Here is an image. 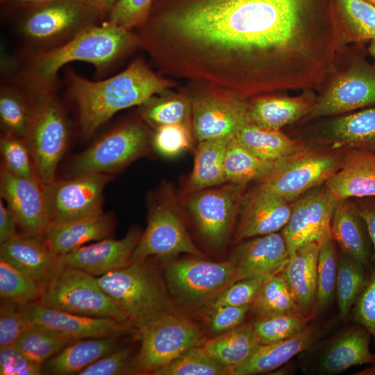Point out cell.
<instances>
[{
	"label": "cell",
	"instance_id": "cell-1",
	"mask_svg": "<svg viewBox=\"0 0 375 375\" xmlns=\"http://www.w3.org/2000/svg\"><path fill=\"white\" fill-rule=\"evenodd\" d=\"M138 34L163 72L247 99L321 85L344 43L331 0H155Z\"/></svg>",
	"mask_w": 375,
	"mask_h": 375
},
{
	"label": "cell",
	"instance_id": "cell-2",
	"mask_svg": "<svg viewBox=\"0 0 375 375\" xmlns=\"http://www.w3.org/2000/svg\"><path fill=\"white\" fill-rule=\"evenodd\" d=\"M139 45V37L133 31L106 22L97 24L54 49L21 53L19 62L1 81L14 82L31 91L57 90L58 72L67 64L88 62L98 74H104Z\"/></svg>",
	"mask_w": 375,
	"mask_h": 375
},
{
	"label": "cell",
	"instance_id": "cell-3",
	"mask_svg": "<svg viewBox=\"0 0 375 375\" xmlns=\"http://www.w3.org/2000/svg\"><path fill=\"white\" fill-rule=\"evenodd\" d=\"M66 84L67 94L77 108L81 132L85 138L117 112L140 106L172 85L142 59L133 61L117 74L100 81H90L69 69Z\"/></svg>",
	"mask_w": 375,
	"mask_h": 375
},
{
	"label": "cell",
	"instance_id": "cell-4",
	"mask_svg": "<svg viewBox=\"0 0 375 375\" xmlns=\"http://www.w3.org/2000/svg\"><path fill=\"white\" fill-rule=\"evenodd\" d=\"M15 12L24 54L58 48L101 19L84 0H49Z\"/></svg>",
	"mask_w": 375,
	"mask_h": 375
},
{
	"label": "cell",
	"instance_id": "cell-5",
	"mask_svg": "<svg viewBox=\"0 0 375 375\" xmlns=\"http://www.w3.org/2000/svg\"><path fill=\"white\" fill-rule=\"evenodd\" d=\"M28 91L31 97L32 110L24 140L36 176L44 185L55 180L57 166L67 145L69 124L56 90Z\"/></svg>",
	"mask_w": 375,
	"mask_h": 375
},
{
	"label": "cell",
	"instance_id": "cell-6",
	"mask_svg": "<svg viewBox=\"0 0 375 375\" xmlns=\"http://www.w3.org/2000/svg\"><path fill=\"white\" fill-rule=\"evenodd\" d=\"M135 329L140 348L134 365L140 374H153L206 340L198 324L168 310Z\"/></svg>",
	"mask_w": 375,
	"mask_h": 375
},
{
	"label": "cell",
	"instance_id": "cell-7",
	"mask_svg": "<svg viewBox=\"0 0 375 375\" xmlns=\"http://www.w3.org/2000/svg\"><path fill=\"white\" fill-rule=\"evenodd\" d=\"M38 301L62 311L131 324L123 309L101 287L98 278L76 269L61 267L42 283Z\"/></svg>",
	"mask_w": 375,
	"mask_h": 375
},
{
	"label": "cell",
	"instance_id": "cell-8",
	"mask_svg": "<svg viewBox=\"0 0 375 375\" xmlns=\"http://www.w3.org/2000/svg\"><path fill=\"white\" fill-rule=\"evenodd\" d=\"M103 290L123 309L134 328L167 311L162 283L146 260L97 277Z\"/></svg>",
	"mask_w": 375,
	"mask_h": 375
},
{
	"label": "cell",
	"instance_id": "cell-9",
	"mask_svg": "<svg viewBox=\"0 0 375 375\" xmlns=\"http://www.w3.org/2000/svg\"><path fill=\"white\" fill-rule=\"evenodd\" d=\"M149 206L147 225L141 234L132 262L147 260L151 256L169 258L180 253L201 255L185 228L172 192L152 196Z\"/></svg>",
	"mask_w": 375,
	"mask_h": 375
},
{
	"label": "cell",
	"instance_id": "cell-10",
	"mask_svg": "<svg viewBox=\"0 0 375 375\" xmlns=\"http://www.w3.org/2000/svg\"><path fill=\"white\" fill-rule=\"evenodd\" d=\"M146 125L141 119L117 126L75 157L72 173L110 174L143 156L151 144Z\"/></svg>",
	"mask_w": 375,
	"mask_h": 375
},
{
	"label": "cell",
	"instance_id": "cell-11",
	"mask_svg": "<svg viewBox=\"0 0 375 375\" xmlns=\"http://www.w3.org/2000/svg\"><path fill=\"white\" fill-rule=\"evenodd\" d=\"M246 185L225 183L183 192V207L204 242L215 251L221 250L229 238Z\"/></svg>",
	"mask_w": 375,
	"mask_h": 375
},
{
	"label": "cell",
	"instance_id": "cell-12",
	"mask_svg": "<svg viewBox=\"0 0 375 375\" xmlns=\"http://www.w3.org/2000/svg\"><path fill=\"white\" fill-rule=\"evenodd\" d=\"M167 286L175 299L190 307L210 303L238 281L233 265L186 258L168 263L164 269Z\"/></svg>",
	"mask_w": 375,
	"mask_h": 375
},
{
	"label": "cell",
	"instance_id": "cell-13",
	"mask_svg": "<svg viewBox=\"0 0 375 375\" xmlns=\"http://www.w3.org/2000/svg\"><path fill=\"white\" fill-rule=\"evenodd\" d=\"M343 153L305 149L278 162L274 170L257 182L256 187L292 202L324 183L340 167Z\"/></svg>",
	"mask_w": 375,
	"mask_h": 375
},
{
	"label": "cell",
	"instance_id": "cell-14",
	"mask_svg": "<svg viewBox=\"0 0 375 375\" xmlns=\"http://www.w3.org/2000/svg\"><path fill=\"white\" fill-rule=\"evenodd\" d=\"M201 86L191 95L192 131L197 141L234 135L249 122L247 98Z\"/></svg>",
	"mask_w": 375,
	"mask_h": 375
},
{
	"label": "cell",
	"instance_id": "cell-15",
	"mask_svg": "<svg viewBox=\"0 0 375 375\" xmlns=\"http://www.w3.org/2000/svg\"><path fill=\"white\" fill-rule=\"evenodd\" d=\"M111 174L85 173L43 185L50 222H67L102 212L103 190Z\"/></svg>",
	"mask_w": 375,
	"mask_h": 375
},
{
	"label": "cell",
	"instance_id": "cell-16",
	"mask_svg": "<svg viewBox=\"0 0 375 375\" xmlns=\"http://www.w3.org/2000/svg\"><path fill=\"white\" fill-rule=\"evenodd\" d=\"M371 334L362 325L356 323L335 335L318 341L306 351L302 363L304 372L333 375L347 369L375 362V354L369 349Z\"/></svg>",
	"mask_w": 375,
	"mask_h": 375
},
{
	"label": "cell",
	"instance_id": "cell-17",
	"mask_svg": "<svg viewBox=\"0 0 375 375\" xmlns=\"http://www.w3.org/2000/svg\"><path fill=\"white\" fill-rule=\"evenodd\" d=\"M338 201L324 183L291 202V215L281 233L290 256L310 242L322 244L331 238V220Z\"/></svg>",
	"mask_w": 375,
	"mask_h": 375
},
{
	"label": "cell",
	"instance_id": "cell-18",
	"mask_svg": "<svg viewBox=\"0 0 375 375\" xmlns=\"http://www.w3.org/2000/svg\"><path fill=\"white\" fill-rule=\"evenodd\" d=\"M372 105H375V67L357 61L331 77L307 116L316 119Z\"/></svg>",
	"mask_w": 375,
	"mask_h": 375
},
{
	"label": "cell",
	"instance_id": "cell-19",
	"mask_svg": "<svg viewBox=\"0 0 375 375\" xmlns=\"http://www.w3.org/2000/svg\"><path fill=\"white\" fill-rule=\"evenodd\" d=\"M0 193L23 233L43 235L50 219L43 185L38 178L15 175L1 166Z\"/></svg>",
	"mask_w": 375,
	"mask_h": 375
},
{
	"label": "cell",
	"instance_id": "cell-20",
	"mask_svg": "<svg viewBox=\"0 0 375 375\" xmlns=\"http://www.w3.org/2000/svg\"><path fill=\"white\" fill-rule=\"evenodd\" d=\"M19 306L28 322L42 325L74 341L121 336L133 327L130 324L113 319L88 317L62 311L47 307L39 301Z\"/></svg>",
	"mask_w": 375,
	"mask_h": 375
},
{
	"label": "cell",
	"instance_id": "cell-21",
	"mask_svg": "<svg viewBox=\"0 0 375 375\" xmlns=\"http://www.w3.org/2000/svg\"><path fill=\"white\" fill-rule=\"evenodd\" d=\"M137 228L131 229L119 240L110 238L97 241L60 256V267L72 268L99 277L124 268L132 258L141 236Z\"/></svg>",
	"mask_w": 375,
	"mask_h": 375
},
{
	"label": "cell",
	"instance_id": "cell-22",
	"mask_svg": "<svg viewBox=\"0 0 375 375\" xmlns=\"http://www.w3.org/2000/svg\"><path fill=\"white\" fill-rule=\"evenodd\" d=\"M291 212V202L255 186L240 200L234 242L278 231L288 222Z\"/></svg>",
	"mask_w": 375,
	"mask_h": 375
},
{
	"label": "cell",
	"instance_id": "cell-23",
	"mask_svg": "<svg viewBox=\"0 0 375 375\" xmlns=\"http://www.w3.org/2000/svg\"><path fill=\"white\" fill-rule=\"evenodd\" d=\"M326 328L322 323L315 322L290 338L260 344L246 361L228 368L227 375H255L278 369L296 355L312 347L322 337Z\"/></svg>",
	"mask_w": 375,
	"mask_h": 375
},
{
	"label": "cell",
	"instance_id": "cell-24",
	"mask_svg": "<svg viewBox=\"0 0 375 375\" xmlns=\"http://www.w3.org/2000/svg\"><path fill=\"white\" fill-rule=\"evenodd\" d=\"M289 257L283 236L276 232L240 244L229 260L239 281L280 272Z\"/></svg>",
	"mask_w": 375,
	"mask_h": 375
},
{
	"label": "cell",
	"instance_id": "cell-25",
	"mask_svg": "<svg viewBox=\"0 0 375 375\" xmlns=\"http://www.w3.org/2000/svg\"><path fill=\"white\" fill-rule=\"evenodd\" d=\"M0 259L26 274L40 285L61 267L58 256L47 244L43 235L17 233L0 245Z\"/></svg>",
	"mask_w": 375,
	"mask_h": 375
},
{
	"label": "cell",
	"instance_id": "cell-26",
	"mask_svg": "<svg viewBox=\"0 0 375 375\" xmlns=\"http://www.w3.org/2000/svg\"><path fill=\"white\" fill-rule=\"evenodd\" d=\"M324 184L338 201L375 197V152L344 151L339 169Z\"/></svg>",
	"mask_w": 375,
	"mask_h": 375
},
{
	"label": "cell",
	"instance_id": "cell-27",
	"mask_svg": "<svg viewBox=\"0 0 375 375\" xmlns=\"http://www.w3.org/2000/svg\"><path fill=\"white\" fill-rule=\"evenodd\" d=\"M114 221L102 212L86 218L62 223L50 222L43 238L57 256L67 254L85 243L109 238Z\"/></svg>",
	"mask_w": 375,
	"mask_h": 375
},
{
	"label": "cell",
	"instance_id": "cell-28",
	"mask_svg": "<svg viewBox=\"0 0 375 375\" xmlns=\"http://www.w3.org/2000/svg\"><path fill=\"white\" fill-rule=\"evenodd\" d=\"M256 97L249 101V123L276 131L306 116L317 99L310 92L297 97Z\"/></svg>",
	"mask_w": 375,
	"mask_h": 375
},
{
	"label": "cell",
	"instance_id": "cell-29",
	"mask_svg": "<svg viewBox=\"0 0 375 375\" xmlns=\"http://www.w3.org/2000/svg\"><path fill=\"white\" fill-rule=\"evenodd\" d=\"M331 233L342 253L358 260L366 268L369 266L372 257L370 238L355 202L349 199L338 201L331 220Z\"/></svg>",
	"mask_w": 375,
	"mask_h": 375
},
{
	"label": "cell",
	"instance_id": "cell-30",
	"mask_svg": "<svg viewBox=\"0 0 375 375\" xmlns=\"http://www.w3.org/2000/svg\"><path fill=\"white\" fill-rule=\"evenodd\" d=\"M320 246L312 242L301 247L290 256L281 271L297 307L311 317L315 301Z\"/></svg>",
	"mask_w": 375,
	"mask_h": 375
},
{
	"label": "cell",
	"instance_id": "cell-31",
	"mask_svg": "<svg viewBox=\"0 0 375 375\" xmlns=\"http://www.w3.org/2000/svg\"><path fill=\"white\" fill-rule=\"evenodd\" d=\"M120 336L76 340L42 365L43 372L52 374H78L90 365L119 349Z\"/></svg>",
	"mask_w": 375,
	"mask_h": 375
},
{
	"label": "cell",
	"instance_id": "cell-32",
	"mask_svg": "<svg viewBox=\"0 0 375 375\" xmlns=\"http://www.w3.org/2000/svg\"><path fill=\"white\" fill-rule=\"evenodd\" d=\"M233 135L198 142L194 165L183 192L222 185L226 182L224 159L228 142Z\"/></svg>",
	"mask_w": 375,
	"mask_h": 375
},
{
	"label": "cell",
	"instance_id": "cell-33",
	"mask_svg": "<svg viewBox=\"0 0 375 375\" xmlns=\"http://www.w3.org/2000/svg\"><path fill=\"white\" fill-rule=\"evenodd\" d=\"M326 133L333 148L375 152V107L334 119Z\"/></svg>",
	"mask_w": 375,
	"mask_h": 375
},
{
	"label": "cell",
	"instance_id": "cell-34",
	"mask_svg": "<svg viewBox=\"0 0 375 375\" xmlns=\"http://www.w3.org/2000/svg\"><path fill=\"white\" fill-rule=\"evenodd\" d=\"M235 138L258 157L278 162L303 151L304 145L280 130H270L247 123L234 135Z\"/></svg>",
	"mask_w": 375,
	"mask_h": 375
},
{
	"label": "cell",
	"instance_id": "cell-35",
	"mask_svg": "<svg viewBox=\"0 0 375 375\" xmlns=\"http://www.w3.org/2000/svg\"><path fill=\"white\" fill-rule=\"evenodd\" d=\"M252 322L206 340L200 346L210 356L228 368L246 361L260 345Z\"/></svg>",
	"mask_w": 375,
	"mask_h": 375
},
{
	"label": "cell",
	"instance_id": "cell-36",
	"mask_svg": "<svg viewBox=\"0 0 375 375\" xmlns=\"http://www.w3.org/2000/svg\"><path fill=\"white\" fill-rule=\"evenodd\" d=\"M344 43L375 39V7L363 0H331Z\"/></svg>",
	"mask_w": 375,
	"mask_h": 375
},
{
	"label": "cell",
	"instance_id": "cell-37",
	"mask_svg": "<svg viewBox=\"0 0 375 375\" xmlns=\"http://www.w3.org/2000/svg\"><path fill=\"white\" fill-rule=\"evenodd\" d=\"M138 114L153 129L169 124H183L192 129L191 95L186 92L157 94L138 106Z\"/></svg>",
	"mask_w": 375,
	"mask_h": 375
},
{
	"label": "cell",
	"instance_id": "cell-38",
	"mask_svg": "<svg viewBox=\"0 0 375 375\" xmlns=\"http://www.w3.org/2000/svg\"><path fill=\"white\" fill-rule=\"evenodd\" d=\"M278 162L262 159L242 145L234 137L230 140L224 159L226 183L247 185L271 174Z\"/></svg>",
	"mask_w": 375,
	"mask_h": 375
},
{
	"label": "cell",
	"instance_id": "cell-39",
	"mask_svg": "<svg viewBox=\"0 0 375 375\" xmlns=\"http://www.w3.org/2000/svg\"><path fill=\"white\" fill-rule=\"evenodd\" d=\"M0 88V120L3 133L24 139L32 110L29 92L22 85L2 81Z\"/></svg>",
	"mask_w": 375,
	"mask_h": 375
},
{
	"label": "cell",
	"instance_id": "cell-40",
	"mask_svg": "<svg viewBox=\"0 0 375 375\" xmlns=\"http://www.w3.org/2000/svg\"><path fill=\"white\" fill-rule=\"evenodd\" d=\"M73 342L52 329L28 322L15 345L29 360L43 365Z\"/></svg>",
	"mask_w": 375,
	"mask_h": 375
},
{
	"label": "cell",
	"instance_id": "cell-41",
	"mask_svg": "<svg viewBox=\"0 0 375 375\" xmlns=\"http://www.w3.org/2000/svg\"><path fill=\"white\" fill-rule=\"evenodd\" d=\"M368 276L366 267L358 260L344 253L339 258L335 293L339 317L344 323L365 286Z\"/></svg>",
	"mask_w": 375,
	"mask_h": 375
},
{
	"label": "cell",
	"instance_id": "cell-42",
	"mask_svg": "<svg viewBox=\"0 0 375 375\" xmlns=\"http://www.w3.org/2000/svg\"><path fill=\"white\" fill-rule=\"evenodd\" d=\"M338 261L333 240H326L321 244L318 254L315 301L312 313L313 321L327 309L333 299Z\"/></svg>",
	"mask_w": 375,
	"mask_h": 375
},
{
	"label": "cell",
	"instance_id": "cell-43",
	"mask_svg": "<svg viewBox=\"0 0 375 375\" xmlns=\"http://www.w3.org/2000/svg\"><path fill=\"white\" fill-rule=\"evenodd\" d=\"M312 321L310 315L297 309L283 314L256 318L252 324L260 344H267L300 333Z\"/></svg>",
	"mask_w": 375,
	"mask_h": 375
},
{
	"label": "cell",
	"instance_id": "cell-44",
	"mask_svg": "<svg viewBox=\"0 0 375 375\" xmlns=\"http://www.w3.org/2000/svg\"><path fill=\"white\" fill-rule=\"evenodd\" d=\"M299 309L281 271L270 277L251 304L256 318L285 313Z\"/></svg>",
	"mask_w": 375,
	"mask_h": 375
},
{
	"label": "cell",
	"instance_id": "cell-45",
	"mask_svg": "<svg viewBox=\"0 0 375 375\" xmlns=\"http://www.w3.org/2000/svg\"><path fill=\"white\" fill-rule=\"evenodd\" d=\"M0 296L18 305L38 301L40 285L4 260L0 259Z\"/></svg>",
	"mask_w": 375,
	"mask_h": 375
},
{
	"label": "cell",
	"instance_id": "cell-46",
	"mask_svg": "<svg viewBox=\"0 0 375 375\" xmlns=\"http://www.w3.org/2000/svg\"><path fill=\"white\" fill-rule=\"evenodd\" d=\"M153 374L227 375V367L209 356L201 346H198L190 349Z\"/></svg>",
	"mask_w": 375,
	"mask_h": 375
},
{
	"label": "cell",
	"instance_id": "cell-47",
	"mask_svg": "<svg viewBox=\"0 0 375 375\" xmlns=\"http://www.w3.org/2000/svg\"><path fill=\"white\" fill-rule=\"evenodd\" d=\"M3 166L10 173L28 178H38L28 146L23 138L3 133L0 140Z\"/></svg>",
	"mask_w": 375,
	"mask_h": 375
},
{
	"label": "cell",
	"instance_id": "cell-48",
	"mask_svg": "<svg viewBox=\"0 0 375 375\" xmlns=\"http://www.w3.org/2000/svg\"><path fill=\"white\" fill-rule=\"evenodd\" d=\"M192 129L183 124H169L154 129L151 135V145L160 155L176 156L191 149Z\"/></svg>",
	"mask_w": 375,
	"mask_h": 375
},
{
	"label": "cell",
	"instance_id": "cell-49",
	"mask_svg": "<svg viewBox=\"0 0 375 375\" xmlns=\"http://www.w3.org/2000/svg\"><path fill=\"white\" fill-rule=\"evenodd\" d=\"M278 272H279L244 278L234 282L222 291L210 303L209 307L220 305L235 306L251 305L267 281Z\"/></svg>",
	"mask_w": 375,
	"mask_h": 375
},
{
	"label": "cell",
	"instance_id": "cell-50",
	"mask_svg": "<svg viewBox=\"0 0 375 375\" xmlns=\"http://www.w3.org/2000/svg\"><path fill=\"white\" fill-rule=\"evenodd\" d=\"M155 0H118L105 22L126 30L139 28L147 21Z\"/></svg>",
	"mask_w": 375,
	"mask_h": 375
},
{
	"label": "cell",
	"instance_id": "cell-51",
	"mask_svg": "<svg viewBox=\"0 0 375 375\" xmlns=\"http://www.w3.org/2000/svg\"><path fill=\"white\" fill-rule=\"evenodd\" d=\"M134 358H131L130 349L119 348L88 366L78 375L137 374L134 365Z\"/></svg>",
	"mask_w": 375,
	"mask_h": 375
},
{
	"label": "cell",
	"instance_id": "cell-52",
	"mask_svg": "<svg viewBox=\"0 0 375 375\" xmlns=\"http://www.w3.org/2000/svg\"><path fill=\"white\" fill-rule=\"evenodd\" d=\"M19 305L5 299L0 306V348L15 345L28 325Z\"/></svg>",
	"mask_w": 375,
	"mask_h": 375
},
{
	"label": "cell",
	"instance_id": "cell-53",
	"mask_svg": "<svg viewBox=\"0 0 375 375\" xmlns=\"http://www.w3.org/2000/svg\"><path fill=\"white\" fill-rule=\"evenodd\" d=\"M374 263L366 285L352 308V313L355 323L362 325L370 333L375 349V262Z\"/></svg>",
	"mask_w": 375,
	"mask_h": 375
},
{
	"label": "cell",
	"instance_id": "cell-54",
	"mask_svg": "<svg viewBox=\"0 0 375 375\" xmlns=\"http://www.w3.org/2000/svg\"><path fill=\"white\" fill-rule=\"evenodd\" d=\"M250 306L220 305L208 307L207 321L210 329L215 333H222L243 323Z\"/></svg>",
	"mask_w": 375,
	"mask_h": 375
},
{
	"label": "cell",
	"instance_id": "cell-55",
	"mask_svg": "<svg viewBox=\"0 0 375 375\" xmlns=\"http://www.w3.org/2000/svg\"><path fill=\"white\" fill-rule=\"evenodd\" d=\"M42 365L29 360L15 345L0 348L1 375H39Z\"/></svg>",
	"mask_w": 375,
	"mask_h": 375
},
{
	"label": "cell",
	"instance_id": "cell-56",
	"mask_svg": "<svg viewBox=\"0 0 375 375\" xmlns=\"http://www.w3.org/2000/svg\"><path fill=\"white\" fill-rule=\"evenodd\" d=\"M356 206L358 212L363 219L372 246V262H375V197L357 198Z\"/></svg>",
	"mask_w": 375,
	"mask_h": 375
},
{
	"label": "cell",
	"instance_id": "cell-57",
	"mask_svg": "<svg viewBox=\"0 0 375 375\" xmlns=\"http://www.w3.org/2000/svg\"><path fill=\"white\" fill-rule=\"evenodd\" d=\"M17 226L15 217L5 201L0 199V244H3L16 234Z\"/></svg>",
	"mask_w": 375,
	"mask_h": 375
},
{
	"label": "cell",
	"instance_id": "cell-58",
	"mask_svg": "<svg viewBox=\"0 0 375 375\" xmlns=\"http://www.w3.org/2000/svg\"><path fill=\"white\" fill-rule=\"evenodd\" d=\"M49 0H0L1 7L7 12H15L17 10L42 3Z\"/></svg>",
	"mask_w": 375,
	"mask_h": 375
},
{
	"label": "cell",
	"instance_id": "cell-59",
	"mask_svg": "<svg viewBox=\"0 0 375 375\" xmlns=\"http://www.w3.org/2000/svg\"><path fill=\"white\" fill-rule=\"evenodd\" d=\"M100 17L106 19L118 0H84Z\"/></svg>",
	"mask_w": 375,
	"mask_h": 375
},
{
	"label": "cell",
	"instance_id": "cell-60",
	"mask_svg": "<svg viewBox=\"0 0 375 375\" xmlns=\"http://www.w3.org/2000/svg\"><path fill=\"white\" fill-rule=\"evenodd\" d=\"M356 375H375V362L372 366L358 372Z\"/></svg>",
	"mask_w": 375,
	"mask_h": 375
},
{
	"label": "cell",
	"instance_id": "cell-61",
	"mask_svg": "<svg viewBox=\"0 0 375 375\" xmlns=\"http://www.w3.org/2000/svg\"><path fill=\"white\" fill-rule=\"evenodd\" d=\"M368 52L373 58H375V39L371 40L369 47Z\"/></svg>",
	"mask_w": 375,
	"mask_h": 375
},
{
	"label": "cell",
	"instance_id": "cell-62",
	"mask_svg": "<svg viewBox=\"0 0 375 375\" xmlns=\"http://www.w3.org/2000/svg\"><path fill=\"white\" fill-rule=\"evenodd\" d=\"M363 1H365V2L375 7V0H363Z\"/></svg>",
	"mask_w": 375,
	"mask_h": 375
}]
</instances>
